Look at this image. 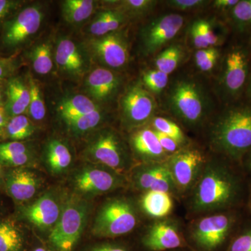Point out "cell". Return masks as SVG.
<instances>
[{
	"label": "cell",
	"instance_id": "obj_29",
	"mask_svg": "<svg viewBox=\"0 0 251 251\" xmlns=\"http://www.w3.org/2000/svg\"><path fill=\"white\" fill-rule=\"evenodd\" d=\"M182 58V50L179 46H172L157 56L155 65L157 70L169 75L177 68Z\"/></svg>",
	"mask_w": 251,
	"mask_h": 251
},
{
	"label": "cell",
	"instance_id": "obj_52",
	"mask_svg": "<svg viewBox=\"0 0 251 251\" xmlns=\"http://www.w3.org/2000/svg\"><path fill=\"white\" fill-rule=\"evenodd\" d=\"M250 167L251 168V162H250Z\"/></svg>",
	"mask_w": 251,
	"mask_h": 251
},
{
	"label": "cell",
	"instance_id": "obj_11",
	"mask_svg": "<svg viewBox=\"0 0 251 251\" xmlns=\"http://www.w3.org/2000/svg\"><path fill=\"white\" fill-rule=\"evenodd\" d=\"M42 11L39 6L25 8L5 24L3 43L9 47H16L35 34L41 27Z\"/></svg>",
	"mask_w": 251,
	"mask_h": 251
},
{
	"label": "cell",
	"instance_id": "obj_13",
	"mask_svg": "<svg viewBox=\"0 0 251 251\" xmlns=\"http://www.w3.org/2000/svg\"><path fill=\"white\" fill-rule=\"evenodd\" d=\"M135 182L137 187L147 192L156 191L171 195L179 193L166 162L148 163L135 175Z\"/></svg>",
	"mask_w": 251,
	"mask_h": 251
},
{
	"label": "cell",
	"instance_id": "obj_17",
	"mask_svg": "<svg viewBox=\"0 0 251 251\" xmlns=\"http://www.w3.org/2000/svg\"><path fill=\"white\" fill-rule=\"evenodd\" d=\"M120 85V80L116 74L104 68L94 69L86 80L89 93L98 101L111 99Z\"/></svg>",
	"mask_w": 251,
	"mask_h": 251
},
{
	"label": "cell",
	"instance_id": "obj_2",
	"mask_svg": "<svg viewBox=\"0 0 251 251\" xmlns=\"http://www.w3.org/2000/svg\"><path fill=\"white\" fill-rule=\"evenodd\" d=\"M217 151L237 156L251 148V108L232 109L219 119L211 131Z\"/></svg>",
	"mask_w": 251,
	"mask_h": 251
},
{
	"label": "cell",
	"instance_id": "obj_1",
	"mask_svg": "<svg viewBox=\"0 0 251 251\" xmlns=\"http://www.w3.org/2000/svg\"><path fill=\"white\" fill-rule=\"evenodd\" d=\"M235 181L217 163H206L193 188L190 207L195 214H209L228 206L236 195Z\"/></svg>",
	"mask_w": 251,
	"mask_h": 251
},
{
	"label": "cell",
	"instance_id": "obj_24",
	"mask_svg": "<svg viewBox=\"0 0 251 251\" xmlns=\"http://www.w3.org/2000/svg\"><path fill=\"white\" fill-rule=\"evenodd\" d=\"M60 115L66 122L74 120L99 110L98 107L89 97L84 95H75L66 99L58 108Z\"/></svg>",
	"mask_w": 251,
	"mask_h": 251
},
{
	"label": "cell",
	"instance_id": "obj_18",
	"mask_svg": "<svg viewBox=\"0 0 251 251\" xmlns=\"http://www.w3.org/2000/svg\"><path fill=\"white\" fill-rule=\"evenodd\" d=\"M25 213L31 224L47 229L57 224L60 216V208L52 196L46 195L28 206Z\"/></svg>",
	"mask_w": 251,
	"mask_h": 251
},
{
	"label": "cell",
	"instance_id": "obj_46",
	"mask_svg": "<svg viewBox=\"0 0 251 251\" xmlns=\"http://www.w3.org/2000/svg\"><path fill=\"white\" fill-rule=\"evenodd\" d=\"M15 3L16 2L8 0H0V23L14 7Z\"/></svg>",
	"mask_w": 251,
	"mask_h": 251
},
{
	"label": "cell",
	"instance_id": "obj_27",
	"mask_svg": "<svg viewBox=\"0 0 251 251\" xmlns=\"http://www.w3.org/2000/svg\"><path fill=\"white\" fill-rule=\"evenodd\" d=\"M94 9L91 0H67L62 4L63 17L70 23H78L90 17Z\"/></svg>",
	"mask_w": 251,
	"mask_h": 251
},
{
	"label": "cell",
	"instance_id": "obj_8",
	"mask_svg": "<svg viewBox=\"0 0 251 251\" xmlns=\"http://www.w3.org/2000/svg\"><path fill=\"white\" fill-rule=\"evenodd\" d=\"M232 222V218L227 214H213L204 216L191 227L193 239L204 251H214L226 240Z\"/></svg>",
	"mask_w": 251,
	"mask_h": 251
},
{
	"label": "cell",
	"instance_id": "obj_47",
	"mask_svg": "<svg viewBox=\"0 0 251 251\" xmlns=\"http://www.w3.org/2000/svg\"><path fill=\"white\" fill-rule=\"evenodd\" d=\"M238 2V0H216L214 5L217 9H225L234 7Z\"/></svg>",
	"mask_w": 251,
	"mask_h": 251
},
{
	"label": "cell",
	"instance_id": "obj_21",
	"mask_svg": "<svg viewBox=\"0 0 251 251\" xmlns=\"http://www.w3.org/2000/svg\"><path fill=\"white\" fill-rule=\"evenodd\" d=\"M55 60L59 69L71 75H79L85 67L83 57L74 41L64 39L59 41L55 53Z\"/></svg>",
	"mask_w": 251,
	"mask_h": 251
},
{
	"label": "cell",
	"instance_id": "obj_41",
	"mask_svg": "<svg viewBox=\"0 0 251 251\" xmlns=\"http://www.w3.org/2000/svg\"><path fill=\"white\" fill-rule=\"evenodd\" d=\"M154 131L156 133L157 138H158V141H159L162 148L168 154V153L173 154V153L177 152L179 150H181V149H180L181 145L176 143L171 137L163 134L161 132L156 131L155 130Z\"/></svg>",
	"mask_w": 251,
	"mask_h": 251
},
{
	"label": "cell",
	"instance_id": "obj_16",
	"mask_svg": "<svg viewBox=\"0 0 251 251\" xmlns=\"http://www.w3.org/2000/svg\"><path fill=\"white\" fill-rule=\"evenodd\" d=\"M131 144L137 154L148 163H164L169 158L151 128L137 131L132 136Z\"/></svg>",
	"mask_w": 251,
	"mask_h": 251
},
{
	"label": "cell",
	"instance_id": "obj_37",
	"mask_svg": "<svg viewBox=\"0 0 251 251\" xmlns=\"http://www.w3.org/2000/svg\"><path fill=\"white\" fill-rule=\"evenodd\" d=\"M23 153H28V150L24 144L14 141L11 143L0 144V161L6 158L18 156Z\"/></svg>",
	"mask_w": 251,
	"mask_h": 251
},
{
	"label": "cell",
	"instance_id": "obj_49",
	"mask_svg": "<svg viewBox=\"0 0 251 251\" xmlns=\"http://www.w3.org/2000/svg\"><path fill=\"white\" fill-rule=\"evenodd\" d=\"M7 115L4 107H0V130L2 129L5 125H7Z\"/></svg>",
	"mask_w": 251,
	"mask_h": 251
},
{
	"label": "cell",
	"instance_id": "obj_12",
	"mask_svg": "<svg viewBox=\"0 0 251 251\" xmlns=\"http://www.w3.org/2000/svg\"><path fill=\"white\" fill-rule=\"evenodd\" d=\"M89 44L94 55L107 67L119 69L128 62V46L120 33L112 32L92 39Z\"/></svg>",
	"mask_w": 251,
	"mask_h": 251
},
{
	"label": "cell",
	"instance_id": "obj_19",
	"mask_svg": "<svg viewBox=\"0 0 251 251\" xmlns=\"http://www.w3.org/2000/svg\"><path fill=\"white\" fill-rule=\"evenodd\" d=\"M248 73V62L246 54L241 50L229 52L226 59L224 84L227 92L236 94L242 88Z\"/></svg>",
	"mask_w": 251,
	"mask_h": 251
},
{
	"label": "cell",
	"instance_id": "obj_15",
	"mask_svg": "<svg viewBox=\"0 0 251 251\" xmlns=\"http://www.w3.org/2000/svg\"><path fill=\"white\" fill-rule=\"evenodd\" d=\"M122 180L117 173L102 169H87L77 175V188L82 192L105 193L119 187Z\"/></svg>",
	"mask_w": 251,
	"mask_h": 251
},
{
	"label": "cell",
	"instance_id": "obj_43",
	"mask_svg": "<svg viewBox=\"0 0 251 251\" xmlns=\"http://www.w3.org/2000/svg\"><path fill=\"white\" fill-rule=\"evenodd\" d=\"M16 68L14 60L11 58H0V80L9 76Z\"/></svg>",
	"mask_w": 251,
	"mask_h": 251
},
{
	"label": "cell",
	"instance_id": "obj_23",
	"mask_svg": "<svg viewBox=\"0 0 251 251\" xmlns=\"http://www.w3.org/2000/svg\"><path fill=\"white\" fill-rule=\"evenodd\" d=\"M142 206L149 216L160 219L168 216L173 210V198L168 193L148 191L142 198Z\"/></svg>",
	"mask_w": 251,
	"mask_h": 251
},
{
	"label": "cell",
	"instance_id": "obj_51",
	"mask_svg": "<svg viewBox=\"0 0 251 251\" xmlns=\"http://www.w3.org/2000/svg\"><path fill=\"white\" fill-rule=\"evenodd\" d=\"M35 251H46L45 249H43V248H38L36 249Z\"/></svg>",
	"mask_w": 251,
	"mask_h": 251
},
{
	"label": "cell",
	"instance_id": "obj_6",
	"mask_svg": "<svg viewBox=\"0 0 251 251\" xmlns=\"http://www.w3.org/2000/svg\"><path fill=\"white\" fill-rule=\"evenodd\" d=\"M178 193L193 189L206 162L204 155L196 149L181 150L166 161Z\"/></svg>",
	"mask_w": 251,
	"mask_h": 251
},
{
	"label": "cell",
	"instance_id": "obj_30",
	"mask_svg": "<svg viewBox=\"0 0 251 251\" xmlns=\"http://www.w3.org/2000/svg\"><path fill=\"white\" fill-rule=\"evenodd\" d=\"M34 131V126L30 120L23 115L13 117L6 125L8 136L15 141L29 138Z\"/></svg>",
	"mask_w": 251,
	"mask_h": 251
},
{
	"label": "cell",
	"instance_id": "obj_40",
	"mask_svg": "<svg viewBox=\"0 0 251 251\" xmlns=\"http://www.w3.org/2000/svg\"><path fill=\"white\" fill-rule=\"evenodd\" d=\"M168 4L172 8L179 11H188L196 10L202 7L207 3L202 0H171L167 1Z\"/></svg>",
	"mask_w": 251,
	"mask_h": 251
},
{
	"label": "cell",
	"instance_id": "obj_20",
	"mask_svg": "<svg viewBox=\"0 0 251 251\" xmlns=\"http://www.w3.org/2000/svg\"><path fill=\"white\" fill-rule=\"evenodd\" d=\"M39 181L35 175L26 170L18 169L8 176L6 188L14 199L25 201L35 195Z\"/></svg>",
	"mask_w": 251,
	"mask_h": 251
},
{
	"label": "cell",
	"instance_id": "obj_28",
	"mask_svg": "<svg viewBox=\"0 0 251 251\" xmlns=\"http://www.w3.org/2000/svg\"><path fill=\"white\" fill-rule=\"evenodd\" d=\"M30 57L34 70L37 74L46 75L52 70V46L49 43H41L36 46L31 50Z\"/></svg>",
	"mask_w": 251,
	"mask_h": 251
},
{
	"label": "cell",
	"instance_id": "obj_26",
	"mask_svg": "<svg viewBox=\"0 0 251 251\" xmlns=\"http://www.w3.org/2000/svg\"><path fill=\"white\" fill-rule=\"evenodd\" d=\"M46 158L51 171L56 173L65 171L72 163V154L69 148L59 140L50 143Z\"/></svg>",
	"mask_w": 251,
	"mask_h": 251
},
{
	"label": "cell",
	"instance_id": "obj_53",
	"mask_svg": "<svg viewBox=\"0 0 251 251\" xmlns=\"http://www.w3.org/2000/svg\"><path fill=\"white\" fill-rule=\"evenodd\" d=\"M0 171H1V168H0Z\"/></svg>",
	"mask_w": 251,
	"mask_h": 251
},
{
	"label": "cell",
	"instance_id": "obj_7",
	"mask_svg": "<svg viewBox=\"0 0 251 251\" xmlns=\"http://www.w3.org/2000/svg\"><path fill=\"white\" fill-rule=\"evenodd\" d=\"M88 153L94 161L101 163L118 173L125 170L127 154L118 135L112 130H104L92 140Z\"/></svg>",
	"mask_w": 251,
	"mask_h": 251
},
{
	"label": "cell",
	"instance_id": "obj_45",
	"mask_svg": "<svg viewBox=\"0 0 251 251\" xmlns=\"http://www.w3.org/2000/svg\"><path fill=\"white\" fill-rule=\"evenodd\" d=\"M218 57H219V52L217 51L215 53L210 56L209 58L206 59L205 61H204L200 65H198V69L204 72H210V71L214 69L216 61H217Z\"/></svg>",
	"mask_w": 251,
	"mask_h": 251
},
{
	"label": "cell",
	"instance_id": "obj_3",
	"mask_svg": "<svg viewBox=\"0 0 251 251\" xmlns=\"http://www.w3.org/2000/svg\"><path fill=\"white\" fill-rule=\"evenodd\" d=\"M172 111L189 126L202 125L209 112V102L205 92L196 81L178 80L169 95Z\"/></svg>",
	"mask_w": 251,
	"mask_h": 251
},
{
	"label": "cell",
	"instance_id": "obj_50",
	"mask_svg": "<svg viewBox=\"0 0 251 251\" xmlns=\"http://www.w3.org/2000/svg\"><path fill=\"white\" fill-rule=\"evenodd\" d=\"M1 100H2V91H1V87H0V107L1 106Z\"/></svg>",
	"mask_w": 251,
	"mask_h": 251
},
{
	"label": "cell",
	"instance_id": "obj_48",
	"mask_svg": "<svg viewBox=\"0 0 251 251\" xmlns=\"http://www.w3.org/2000/svg\"><path fill=\"white\" fill-rule=\"evenodd\" d=\"M90 251H126L123 248L117 247V246L110 245H103L100 247H97L92 249Z\"/></svg>",
	"mask_w": 251,
	"mask_h": 251
},
{
	"label": "cell",
	"instance_id": "obj_4",
	"mask_svg": "<svg viewBox=\"0 0 251 251\" xmlns=\"http://www.w3.org/2000/svg\"><path fill=\"white\" fill-rule=\"evenodd\" d=\"M88 204L82 198H69L54 226L49 239L59 251H72L85 227Z\"/></svg>",
	"mask_w": 251,
	"mask_h": 251
},
{
	"label": "cell",
	"instance_id": "obj_39",
	"mask_svg": "<svg viewBox=\"0 0 251 251\" xmlns=\"http://www.w3.org/2000/svg\"><path fill=\"white\" fill-rule=\"evenodd\" d=\"M127 10H129L135 14H145L152 9L153 5L156 4L155 1L150 0H128L123 1Z\"/></svg>",
	"mask_w": 251,
	"mask_h": 251
},
{
	"label": "cell",
	"instance_id": "obj_14",
	"mask_svg": "<svg viewBox=\"0 0 251 251\" xmlns=\"http://www.w3.org/2000/svg\"><path fill=\"white\" fill-rule=\"evenodd\" d=\"M143 244L150 250L161 251L176 249L183 244L177 226L171 221L153 224L143 238Z\"/></svg>",
	"mask_w": 251,
	"mask_h": 251
},
{
	"label": "cell",
	"instance_id": "obj_22",
	"mask_svg": "<svg viewBox=\"0 0 251 251\" xmlns=\"http://www.w3.org/2000/svg\"><path fill=\"white\" fill-rule=\"evenodd\" d=\"M7 100L5 109L8 115L18 116L25 113L29 108L30 93L29 87L20 78H13L7 86Z\"/></svg>",
	"mask_w": 251,
	"mask_h": 251
},
{
	"label": "cell",
	"instance_id": "obj_33",
	"mask_svg": "<svg viewBox=\"0 0 251 251\" xmlns=\"http://www.w3.org/2000/svg\"><path fill=\"white\" fill-rule=\"evenodd\" d=\"M102 119L103 115L101 112L97 110L74 120H69L67 123L73 131L83 133L97 127L102 121Z\"/></svg>",
	"mask_w": 251,
	"mask_h": 251
},
{
	"label": "cell",
	"instance_id": "obj_31",
	"mask_svg": "<svg viewBox=\"0 0 251 251\" xmlns=\"http://www.w3.org/2000/svg\"><path fill=\"white\" fill-rule=\"evenodd\" d=\"M22 238L18 229L9 223L0 224V251H18Z\"/></svg>",
	"mask_w": 251,
	"mask_h": 251
},
{
	"label": "cell",
	"instance_id": "obj_10",
	"mask_svg": "<svg viewBox=\"0 0 251 251\" xmlns=\"http://www.w3.org/2000/svg\"><path fill=\"white\" fill-rule=\"evenodd\" d=\"M151 94L142 86L130 87L122 97V117L128 128L143 125L152 116L156 104Z\"/></svg>",
	"mask_w": 251,
	"mask_h": 251
},
{
	"label": "cell",
	"instance_id": "obj_38",
	"mask_svg": "<svg viewBox=\"0 0 251 251\" xmlns=\"http://www.w3.org/2000/svg\"><path fill=\"white\" fill-rule=\"evenodd\" d=\"M232 15L238 22L251 24V0L239 1L232 8Z\"/></svg>",
	"mask_w": 251,
	"mask_h": 251
},
{
	"label": "cell",
	"instance_id": "obj_34",
	"mask_svg": "<svg viewBox=\"0 0 251 251\" xmlns=\"http://www.w3.org/2000/svg\"><path fill=\"white\" fill-rule=\"evenodd\" d=\"M153 130L171 137L181 146L186 143V138L182 130L179 126L168 119L155 117L153 120Z\"/></svg>",
	"mask_w": 251,
	"mask_h": 251
},
{
	"label": "cell",
	"instance_id": "obj_9",
	"mask_svg": "<svg viewBox=\"0 0 251 251\" xmlns=\"http://www.w3.org/2000/svg\"><path fill=\"white\" fill-rule=\"evenodd\" d=\"M184 21V18L179 14H170L150 23L142 32L145 53H154L173 40L181 30Z\"/></svg>",
	"mask_w": 251,
	"mask_h": 251
},
{
	"label": "cell",
	"instance_id": "obj_25",
	"mask_svg": "<svg viewBox=\"0 0 251 251\" xmlns=\"http://www.w3.org/2000/svg\"><path fill=\"white\" fill-rule=\"evenodd\" d=\"M125 16L118 11H105L100 13L91 24L90 31L94 36H103L115 32L125 22Z\"/></svg>",
	"mask_w": 251,
	"mask_h": 251
},
{
	"label": "cell",
	"instance_id": "obj_5",
	"mask_svg": "<svg viewBox=\"0 0 251 251\" xmlns=\"http://www.w3.org/2000/svg\"><path fill=\"white\" fill-rule=\"evenodd\" d=\"M137 221L134 207L128 201L112 200L99 211L92 232L98 237H118L131 232L136 226Z\"/></svg>",
	"mask_w": 251,
	"mask_h": 251
},
{
	"label": "cell",
	"instance_id": "obj_35",
	"mask_svg": "<svg viewBox=\"0 0 251 251\" xmlns=\"http://www.w3.org/2000/svg\"><path fill=\"white\" fill-rule=\"evenodd\" d=\"M168 74L158 70L149 71L143 75V81L145 86L155 94L161 93L166 88L168 83Z\"/></svg>",
	"mask_w": 251,
	"mask_h": 251
},
{
	"label": "cell",
	"instance_id": "obj_36",
	"mask_svg": "<svg viewBox=\"0 0 251 251\" xmlns=\"http://www.w3.org/2000/svg\"><path fill=\"white\" fill-rule=\"evenodd\" d=\"M193 25L201 33L203 40L207 48H214L219 42V37L213 29L212 25L206 20L200 19L195 21Z\"/></svg>",
	"mask_w": 251,
	"mask_h": 251
},
{
	"label": "cell",
	"instance_id": "obj_42",
	"mask_svg": "<svg viewBox=\"0 0 251 251\" xmlns=\"http://www.w3.org/2000/svg\"><path fill=\"white\" fill-rule=\"evenodd\" d=\"M229 251H251V230L236 238L231 244Z\"/></svg>",
	"mask_w": 251,
	"mask_h": 251
},
{
	"label": "cell",
	"instance_id": "obj_44",
	"mask_svg": "<svg viewBox=\"0 0 251 251\" xmlns=\"http://www.w3.org/2000/svg\"><path fill=\"white\" fill-rule=\"evenodd\" d=\"M217 50L215 48H209V49L198 50L195 54V61H196V65H198L205 61L206 59L209 58L213 54L217 52Z\"/></svg>",
	"mask_w": 251,
	"mask_h": 251
},
{
	"label": "cell",
	"instance_id": "obj_32",
	"mask_svg": "<svg viewBox=\"0 0 251 251\" xmlns=\"http://www.w3.org/2000/svg\"><path fill=\"white\" fill-rule=\"evenodd\" d=\"M29 90L30 93V101L28 108L29 115L36 121H41L46 116V105L40 87L34 79H29Z\"/></svg>",
	"mask_w": 251,
	"mask_h": 251
}]
</instances>
